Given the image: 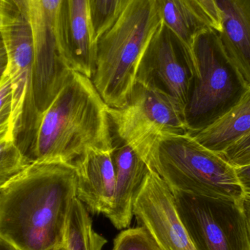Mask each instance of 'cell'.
I'll return each instance as SVG.
<instances>
[{
	"mask_svg": "<svg viewBox=\"0 0 250 250\" xmlns=\"http://www.w3.org/2000/svg\"><path fill=\"white\" fill-rule=\"evenodd\" d=\"M236 175L245 195H250V163L245 166H238Z\"/></svg>",
	"mask_w": 250,
	"mask_h": 250,
	"instance_id": "cell-23",
	"label": "cell"
},
{
	"mask_svg": "<svg viewBox=\"0 0 250 250\" xmlns=\"http://www.w3.org/2000/svg\"><path fill=\"white\" fill-rule=\"evenodd\" d=\"M154 2L161 23L190 50L198 34L213 28L209 16L197 0H154Z\"/></svg>",
	"mask_w": 250,
	"mask_h": 250,
	"instance_id": "cell-15",
	"label": "cell"
},
{
	"mask_svg": "<svg viewBox=\"0 0 250 250\" xmlns=\"http://www.w3.org/2000/svg\"><path fill=\"white\" fill-rule=\"evenodd\" d=\"M0 250H21L4 238L0 236Z\"/></svg>",
	"mask_w": 250,
	"mask_h": 250,
	"instance_id": "cell-26",
	"label": "cell"
},
{
	"mask_svg": "<svg viewBox=\"0 0 250 250\" xmlns=\"http://www.w3.org/2000/svg\"><path fill=\"white\" fill-rule=\"evenodd\" d=\"M194 73L192 51L160 23L141 57L136 82L166 94L185 109Z\"/></svg>",
	"mask_w": 250,
	"mask_h": 250,
	"instance_id": "cell-9",
	"label": "cell"
},
{
	"mask_svg": "<svg viewBox=\"0 0 250 250\" xmlns=\"http://www.w3.org/2000/svg\"><path fill=\"white\" fill-rule=\"evenodd\" d=\"M13 92V139L29 163L35 161V145L41 120L33 96L35 42L27 23L10 22L1 29Z\"/></svg>",
	"mask_w": 250,
	"mask_h": 250,
	"instance_id": "cell-7",
	"label": "cell"
},
{
	"mask_svg": "<svg viewBox=\"0 0 250 250\" xmlns=\"http://www.w3.org/2000/svg\"><path fill=\"white\" fill-rule=\"evenodd\" d=\"M191 50L195 73L185 119L192 135L226 115L250 86L226 54L215 29L198 34Z\"/></svg>",
	"mask_w": 250,
	"mask_h": 250,
	"instance_id": "cell-5",
	"label": "cell"
},
{
	"mask_svg": "<svg viewBox=\"0 0 250 250\" xmlns=\"http://www.w3.org/2000/svg\"><path fill=\"white\" fill-rule=\"evenodd\" d=\"M250 236V195H245L241 203Z\"/></svg>",
	"mask_w": 250,
	"mask_h": 250,
	"instance_id": "cell-25",
	"label": "cell"
},
{
	"mask_svg": "<svg viewBox=\"0 0 250 250\" xmlns=\"http://www.w3.org/2000/svg\"><path fill=\"white\" fill-rule=\"evenodd\" d=\"M94 39L107 30L124 11L131 0H87Z\"/></svg>",
	"mask_w": 250,
	"mask_h": 250,
	"instance_id": "cell-18",
	"label": "cell"
},
{
	"mask_svg": "<svg viewBox=\"0 0 250 250\" xmlns=\"http://www.w3.org/2000/svg\"><path fill=\"white\" fill-rule=\"evenodd\" d=\"M111 138L116 170V192L112 208L106 217L116 229L123 230L130 225L134 216V200L151 168L146 162L119 136L112 126Z\"/></svg>",
	"mask_w": 250,
	"mask_h": 250,
	"instance_id": "cell-13",
	"label": "cell"
},
{
	"mask_svg": "<svg viewBox=\"0 0 250 250\" xmlns=\"http://www.w3.org/2000/svg\"><path fill=\"white\" fill-rule=\"evenodd\" d=\"M195 250H250L241 204L171 190Z\"/></svg>",
	"mask_w": 250,
	"mask_h": 250,
	"instance_id": "cell-8",
	"label": "cell"
},
{
	"mask_svg": "<svg viewBox=\"0 0 250 250\" xmlns=\"http://www.w3.org/2000/svg\"><path fill=\"white\" fill-rule=\"evenodd\" d=\"M225 51L250 87V0H215Z\"/></svg>",
	"mask_w": 250,
	"mask_h": 250,
	"instance_id": "cell-14",
	"label": "cell"
},
{
	"mask_svg": "<svg viewBox=\"0 0 250 250\" xmlns=\"http://www.w3.org/2000/svg\"><path fill=\"white\" fill-rule=\"evenodd\" d=\"M113 250H161L142 226L126 229L114 239Z\"/></svg>",
	"mask_w": 250,
	"mask_h": 250,
	"instance_id": "cell-20",
	"label": "cell"
},
{
	"mask_svg": "<svg viewBox=\"0 0 250 250\" xmlns=\"http://www.w3.org/2000/svg\"><path fill=\"white\" fill-rule=\"evenodd\" d=\"M0 22H1V18H0Z\"/></svg>",
	"mask_w": 250,
	"mask_h": 250,
	"instance_id": "cell-29",
	"label": "cell"
},
{
	"mask_svg": "<svg viewBox=\"0 0 250 250\" xmlns=\"http://www.w3.org/2000/svg\"><path fill=\"white\" fill-rule=\"evenodd\" d=\"M207 12L212 22L213 28L217 32L222 29V18L215 0H197Z\"/></svg>",
	"mask_w": 250,
	"mask_h": 250,
	"instance_id": "cell-22",
	"label": "cell"
},
{
	"mask_svg": "<svg viewBox=\"0 0 250 250\" xmlns=\"http://www.w3.org/2000/svg\"><path fill=\"white\" fill-rule=\"evenodd\" d=\"M160 23L154 0H131L97 39L92 81L109 108H123L126 104L141 57Z\"/></svg>",
	"mask_w": 250,
	"mask_h": 250,
	"instance_id": "cell-3",
	"label": "cell"
},
{
	"mask_svg": "<svg viewBox=\"0 0 250 250\" xmlns=\"http://www.w3.org/2000/svg\"><path fill=\"white\" fill-rule=\"evenodd\" d=\"M7 69V55L4 42L0 32V83Z\"/></svg>",
	"mask_w": 250,
	"mask_h": 250,
	"instance_id": "cell-24",
	"label": "cell"
},
{
	"mask_svg": "<svg viewBox=\"0 0 250 250\" xmlns=\"http://www.w3.org/2000/svg\"><path fill=\"white\" fill-rule=\"evenodd\" d=\"M29 165L13 139L0 141V187L20 174Z\"/></svg>",
	"mask_w": 250,
	"mask_h": 250,
	"instance_id": "cell-19",
	"label": "cell"
},
{
	"mask_svg": "<svg viewBox=\"0 0 250 250\" xmlns=\"http://www.w3.org/2000/svg\"><path fill=\"white\" fill-rule=\"evenodd\" d=\"M49 250H67L64 245H60V246L56 247V248H52Z\"/></svg>",
	"mask_w": 250,
	"mask_h": 250,
	"instance_id": "cell-27",
	"label": "cell"
},
{
	"mask_svg": "<svg viewBox=\"0 0 250 250\" xmlns=\"http://www.w3.org/2000/svg\"><path fill=\"white\" fill-rule=\"evenodd\" d=\"M1 0H0V7H1Z\"/></svg>",
	"mask_w": 250,
	"mask_h": 250,
	"instance_id": "cell-28",
	"label": "cell"
},
{
	"mask_svg": "<svg viewBox=\"0 0 250 250\" xmlns=\"http://www.w3.org/2000/svg\"><path fill=\"white\" fill-rule=\"evenodd\" d=\"M76 197L89 213L107 217L114 204L116 170L112 148L91 149L75 162Z\"/></svg>",
	"mask_w": 250,
	"mask_h": 250,
	"instance_id": "cell-12",
	"label": "cell"
},
{
	"mask_svg": "<svg viewBox=\"0 0 250 250\" xmlns=\"http://www.w3.org/2000/svg\"><path fill=\"white\" fill-rule=\"evenodd\" d=\"M250 132V87L226 115L192 136L211 151L223 154Z\"/></svg>",
	"mask_w": 250,
	"mask_h": 250,
	"instance_id": "cell-16",
	"label": "cell"
},
{
	"mask_svg": "<svg viewBox=\"0 0 250 250\" xmlns=\"http://www.w3.org/2000/svg\"><path fill=\"white\" fill-rule=\"evenodd\" d=\"M60 55L70 70L92 79L96 42L87 0H61L55 25Z\"/></svg>",
	"mask_w": 250,
	"mask_h": 250,
	"instance_id": "cell-11",
	"label": "cell"
},
{
	"mask_svg": "<svg viewBox=\"0 0 250 250\" xmlns=\"http://www.w3.org/2000/svg\"><path fill=\"white\" fill-rule=\"evenodd\" d=\"M133 215L160 250H195L171 189L153 170L148 172L135 196Z\"/></svg>",
	"mask_w": 250,
	"mask_h": 250,
	"instance_id": "cell-10",
	"label": "cell"
},
{
	"mask_svg": "<svg viewBox=\"0 0 250 250\" xmlns=\"http://www.w3.org/2000/svg\"><path fill=\"white\" fill-rule=\"evenodd\" d=\"M108 113L113 129L148 165L157 140L189 133L185 108L166 94L138 82L124 106L109 108Z\"/></svg>",
	"mask_w": 250,
	"mask_h": 250,
	"instance_id": "cell-6",
	"label": "cell"
},
{
	"mask_svg": "<svg viewBox=\"0 0 250 250\" xmlns=\"http://www.w3.org/2000/svg\"><path fill=\"white\" fill-rule=\"evenodd\" d=\"M107 240L95 231L89 211L76 197L67 217L64 245L67 250H103Z\"/></svg>",
	"mask_w": 250,
	"mask_h": 250,
	"instance_id": "cell-17",
	"label": "cell"
},
{
	"mask_svg": "<svg viewBox=\"0 0 250 250\" xmlns=\"http://www.w3.org/2000/svg\"><path fill=\"white\" fill-rule=\"evenodd\" d=\"M148 166L171 190L239 204L245 195L234 166L189 133L157 140L150 152Z\"/></svg>",
	"mask_w": 250,
	"mask_h": 250,
	"instance_id": "cell-4",
	"label": "cell"
},
{
	"mask_svg": "<svg viewBox=\"0 0 250 250\" xmlns=\"http://www.w3.org/2000/svg\"><path fill=\"white\" fill-rule=\"evenodd\" d=\"M76 186L73 165L31 163L0 187V236L21 250H49L63 245Z\"/></svg>",
	"mask_w": 250,
	"mask_h": 250,
	"instance_id": "cell-1",
	"label": "cell"
},
{
	"mask_svg": "<svg viewBox=\"0 0 250 250\" xmlns=\"http://www.w3.org/2000/svg\"><path fill=\"white\" fill-rule=\"evenodd\" d=\"M6 139H13V92L7 70L0 83V141Z\"/></svg>",
	"mask_w": 250,
	"mask_h": 250,
	"instance_id": "cell-21",
	"label": "cell"
},
{
	"mask_svg": "<svg viewBox=\"0 0 250 250\" xmlns=\"http://www.w3.org/2000/svg\"><path fill=\"white\" fill-rule=\"evenodd\" d=\"M108 109L92 79L72 72L41 119L35 162L73 166L89 150L111 149Z\"/></svg>",
	"mask_w": 250,
	"mask_h": 250,
	"instance_id": "cell-2",
	"label": "cell"
}]
</instances>
